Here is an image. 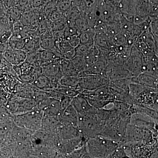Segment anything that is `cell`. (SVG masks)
Wrapping results in <instances>:
<instances>
[{"label": "cell", "mask_w": 158, "mask_h": 158, "mask_svg": "<svg viewBox=\"0 0 158 158\" xmlns=\"http://www.w3.org/2000/svg\"><path fill=\"white\" fill-rule=\"evenodd\" d=\"M66 41H68L69 43L73 47L76 48L80 44V39H79V35H74L69 36L65 39Z\"/></svg>", "instance_id": "obj_38"}, {"label": "cell", "mask_w": 158, "mask_h": 158, "mask_svg": "<svg viewBox=\"0 0 158 158\" xmlns=\"http://www.w3.org/2000/svg\"><path fill=\"white\" fill-rule=\"evenodd\" d=\"M71 105L79 116H86L96 114L97 110L89 103L85 96L79 94L73 98Z\"/></svg>", "instance_id": "obj_10"}, {"label": "cell", "mask_w": 158, "mask_h": 158, "mask_svg": "<svg viewBox=\"0 0 158 158\" xmlns=\"http://www.w3.org/2000/svg\"><path fill=\"white\" fill-rule=\"evenodd\" d=\"M32 8L42 7L48 2L47 0H29Z\"/></svg>", "instance_id": "obj_43"}, {"label": "cell", "mask_w": 158, "mask_h": 158, "mask_svg": "<svg viewBox=\"0 0 158 158\" xmlns=\"http://www.w3.org/2000/svg\"><path fill=\"white\" fill-rule=\"evenodd\" d=\"M39 51H33L27 53V58L25 62H27L31 65H39Z\"/></svg>", "instance_id": "obj_31"}, {"label": "cell", "mask_w": 158, "mask_h": 158, "mask_svg": "<svg viewBox=\"0 0 158 158\" xmlns=\"http://www.w3.org/2000/svg\"><path fill=\"white\" fill-rule=\"evenodd\" d=\"M20 81L23 84H32L35 79V77L31 73L22 74L18 77Z\"/></svg>", "instance_id": "obj_37"}, {"label": "cell", "mask_w": 158, "mask_h": 158, "mask_svg": "<svg viewBox=\"0 0 158 158\" xmlns=\"http://www.w3.org/2000/svg\"><path fill=\"white\" fill-rule=\"evenodd\" d=\"M93 46L80 44L79 45L75 48V56H85L89 52L90 49Z\"/></svg>", "instance_id": "obj_33"}, {"label": "cell", "mask_w": 158, "mask_h": 158, "mask_svg": "<svg viewBox=\"0 0 158 158\" xmlns=\"http://www.w3.org/2000/svg\"><path fill=\"white\" fill-rule=\"evenodd\" d=\"M57 118L61 124L77 127L78 115L71 105L60 113Z\"/></svg>", "instance_id": "obj_14"}, {"label": "cell", "mask_w": 158, "mask_h": 158, "mask_svg": "<svg viewBox=\"0 0 158 158\" xmlns=\"http://www.w3.org/2000/svg\"><path fill=\"white\" fill-rule=\"evenodd\" d=\"M57 134L60 140H69L83 137L77 127L61 124L58 128Z\"/></svg>", "instance_id": "obj_15"}, {"label": "cell", "mask_w": 158, "mask_h": 158, "mask_svg": "<svg viewBox=\"0 0 158 158\" xmlns=\"http://www.w3.org/2000/svg\"><path fill=\"white\" fill-rule=\"evenodd\" d=\"M73 6L70 0H65L57 3V9L63 14L68 11Z\"/></svg>", "instance_id": "obj_36"}, {"label": "cell", "mask_w": 158, "mask_h": 158, "mask_svg": "<svg viewBox=\"0 0 158 158\" xmlns=\"http://www.w3.org/2000/svg\"><path fill=\"white\" fill-rule=\"evenodd\" d=\"M14 65H19L25 61L27 53L23 50H13Z\"/></svg>", "instance_id": "obj_30"}, {"label": "cell", "mask_w": 158, "mask_h": 158, "mask_svg": "<svg viewBox=\"0 0 158 158\" xmlns=\"http://www.w3.org/2000/svg\"><path fill=\"white\" fill-rule=\"evenodd\" d=\"M78 77L79 86L81 91H93L110 85V80L106 75L88 74L82 72L79 73Z\"/></svg>", "instance_id": "obj_6"}, {"label": "cell", "mask_w": 158, "mask_h": 158, "mask_svg": "<svg viewBox=\"0 0 158 158\" xmlns=\"http://www.w3.org/2000/svg\"><path fill=\"white\" fill-rule=\"evenodd\" d=\"M103 124V122L96 114L86 116H78L77 127L83 137L87 140L100 135Z\"/></svg>", "instance_id": "obj_5"}, {"label": "cell", "mask_w": 158, "mask_h": 158, "mask_svg": "<svg viewBox=\"0 0 158 158\" xmlns=\"http://www.w3.org/2000/svg\"><path fill=\"white\" fill-rule=\"evenodd\" d=\"M57 8V0H50L43 6V10L44 17L49 19L51 14Z\"/></svg>", "instance_id": "obj_27"}, {"label": "cell", "mask_w": 158, "mask_h": 158, "mask_svg": "<svg viewBox=\"0 0 158 158\" xmlns=\"http://www.w3.org/2000/svg\"><path fill=\"white\" fill-rule=\"evenodd\" d=\"M50 25L51 22L45 18L40 21L37 30L40 37L47 31L51 30Z\"/></svg>", "instance_id": "obj_32"}, {"label": "cell", "mask_w": 158, "mask_h": 158, "mask_svg": "<svg viewBox=\"0 0 158 158\" xmlns=\"http://www.w3.org/2000/svg\"><path fill=\"white\" fill-rule=\"evenodd\" d=\"M5 106L13 116L20 115L34 110L37 107V103L31 99L11 96Z\"/></svg>", "instance_id": "obj_7"}, {"label": "cell", "mask_w": 158, "mask_h": 158, "mask_svg": "<svg viewBox=\"0 0 158 158\" xmlns=\"http://www.w3.org/2000/svg\"><path fill=\"white\" fill-rule=\"evenodd\" d=\"M72 98H73L69 97L64 96L60 100V104H61L62 113L69 106H70L71 103Z\"/></svg>", "instance_id": "obj_41"}, {"label": "cell", "mask_w": 158, "mask_h": 158, "mask_svg": "<svg viewBox=\"0 0 158 158\" xmlns=\"http://www.w3.org/2000/svg\"><path fill=\"white\" fill-rule=\"evenodd\" d=\"M60 123L56 116H44L41 128L52 133H57Z\"/></svg>", "instance_id": "obj_18"}, {"label": "cell", "mask_w": 158, "mask_h": 158, "mask_svg": "<svg viewBox=\"0 0 158 158\" xmlns=\"http://www.w3.org/2000/svg\"><path fill=\"white\" fill-rule=\"evenodd\" d=\"M131 110L132 114L138 113L144 114L151 117L156 121L158 122V111L146 107L142 106L131 105Z\"/></svg>", "instance_id": "obj_22"}, {"label": "cell", "mask_w": 158, "mask_h": 158, "mask_svg": "<svg viewBox=\"0 0 158 158\" xmlns=\"http://www.w3.org/2000/svg\"><path fill=\"white\" fill-rule=\"evenodd\" d=\"M56 44L52 37L40 38V49L51 50L56 46Z\"/></svg>", "instance_id": "obj_26"}, {"label": "cell", "mask_w": 158, "mask_h": 158, "mask_svg": "<svg viewBox=\"0 0 158 158\" xmlns=\"http://www.w3.org/2000/svg\"><path fill=\"white\" fill-rule=\"evenodd\" d=\"M58 86L78 90L80 93L81 91L79 86L78 76L62 77L59 81Z\"/></svg>", "instance_id": "obj_19"}, {"label": "cell", "mask_w": 158, "mask_h": 158, "mask_svg": "<svg viewBox=\"0 0 158 158\" xmlns=\"http://www.w3.org/2000/svg\"><path fill=\"white\" fill-rule=\"evenodd\" d=\"M60 62H51L42 66L44 74L50 79L56 88L59 85L60 79L63 77L61 72Z\"/></svg>", "instance_id": "obj_13"}, {"label": "cell", "mask_w": 158, "mask_h": 158, "mask_svg": "<svg viewBox=\"0 0 158 158\" xmlns=\"http://www.w3.org/2000/svg\"><path fill=\"white\" fill-rule=\"evenodd\" d=\"M1 69V63H0V70Z\"/></svg>", "instance_id": "obj_45"}, {"label": "cell", "mask_w": 158, "mask_h": 158, "mask_svg": "<svg viewBox=\"0 0 158 158\" xmlns=\"http://www.w3.org/2000/svg\"><path fill=\"white\" fill-rule=\"evenodd\" d=\"M85 96L88 100L90 104L97 110L105 108L108 105L111 104L113 103L112 102L107 101L97 98L93 96Z\"/></svg>", "instance_id": "obj_25"}, {"label": "cell", "mask_w": 158, "mask_h": 158, "mask_svg": "<svg viewBox=\"0 0 158 158\" xmlns=\"http://www.w3.org/2000/svg\"><path fill=\"white\" fill-rule=\"evenodd\" d=\"M56 45L59 48L62 57L64 59L71 60L75 56L74 48L71 46L68 41L65 40H64L60 43L56 44Z\"/></svg>", "instance_id": "obj_20"}, {"label": "cell", "mask_w": 158, "mask_h": 158, "mask_svg": "<svg viewBox=\"0 0 158 158\" xmlns=\"http://www.w3.org/2000/svg\"><path fill=\"white\" fill-rule=\"evenodd\" d=\"M119 146L116 141L102 136L89 138L85 144L86 152L94 158H108Z\"/></svg>", "instance_id": "obj_1"}, {"label": "cell", "mask_w": 158, "mask_h": 158, "mask_svg": "<svg viewBox=\"0 0 158 158\" xmlns=\"http://www.w3.org/2000/svg\"><path fill=\"white\" fill-rule=\"evenodd\" d=\"M12 33L11 31H6L0 37V43L2 44H8L9 39L12 36Z\"/></svg>", "instance_id": "obj_42"}, {"label": "cell", "mask_w": 158, "mask_h": 158, "mask_svg": "<svg viewBox=\"0 0 158 158\" xmlns=\"http://www.w3.org/2000/svg\"><path fill=\"white\" fill-rule=\"evenodd\" d=\"M132 83L139 84L145 87L158 89V77L146 73H141L136 77L131 79Z\"/></svg>", "instance_id": "obj_16"}, {"label": "cell", "mask_w": 158, "mask_h": 158, "mask_svg": "<svg viewBox=\"0 0 158 158\" xmlns=\"http://www.w3.org/2000/svg\"><path fill=\"white\" fill-rule=\"evenodd\" d=\"M44 114L37 107L27 113L14 116L15 124L32 132L41 128Z\"/></svg>", "instance_id": "obj_3"}, {"label": "cell", "mask_w": 158, "mask_h": 158, "mask_svg": "<svg viewBox=\"0 0 158 158\" xmlns=\"http://www.w3.org/2000/svg\"><path fill=\"white\" fill-rule=\"evenodd\" d=\"M133 105L146 107L158 111V89L144 86L134 101Z\"/></svg>", "instance_id": "obj_8"}, {"label": "cell", "mask_w": 158, "mask_h": 158, "mask_svg": "<svg viewBox=\"0 0 158 158\" xmlns=\"http://www.w3.org/2000/svg\"><path fill=\"white\" fill-rule=\"evenodd\" d=\"M75 24L80 34L90 28L87 19H86L85 15H83L81 14V15H80V17L76 20Z\"/></svg>", "instance_id": "obj_29"}, {"label": "cell", "mask_w": 158, "mask_h": 158, "mask_svg": "<svg viewBox=\"0 0 158 158\" xmlns=\"http://www.w3.org/2000/svg\"><path fill=\"white\" fill-rule=\"evenodd\" d=\"M26 39L12 34L8 41V46L13 50H23L26 44Z\"/></svg>", "instance_id": "obj_24"}, {"label": "cell", "mask_w": 158, "mask_h": 158, "mask_svg": "<svg viewBox=\"0 0 158 158\" xmlns=\"http://www.w3.org/2000/svg\"><path fill=\"white\" fill-rule=\"evenodd\" d=\"M70 60L79 73L86 70L87 66L84 57L75 56Z\"/></svg>", "instance_id": "obj_28"}, {"label": "cell", "mask_w": 158, "mask_h": 158, "mask_svg": "<svg viewBox=\"0 0 158 158\" xmlns=\"http://www.w3.org/2000/svg\"><path fill=\"white\" fill-rule=\"evenodd\" d=\"M63 31H52V37L55 40L56 44L62 42L64 40Z\"/></svg>", "instance_id": "obj_40"}, {"label": "cell", "mask_w": 158, "mask_h": 158, "mask_svg": "<svg viewBox=\"0 0 158 158\" xmlns=\"http://www.w3.org/2000/svg\"><path fill=\"white\" fill-rule=\"evenodd\" d=\"M31 85L40 90L44 91H48L56 88L50 79L44 74L35 78Z\"/></svg>", "instance_id": "obj_17"}, {"label": "cell", "mask_w": 158, "mask_h": 158, "mask_svg": "<svg viewBox=\"0 0 158 158\" xmlns=\"http://www.w3.org/2000/svg\"><path fill=\"white\" fill-rule=\"evenodd\" d=\"M157 141L158 134L129 123L127 125L123 143L142 142L148 145H155L156 144Z\"/></svg>", "instance_id": "obj_4"}, {"label": "cell", "mask_w": 158, "mask_h": 158, "mask_svg": "<svg viewBox=\"0 0 158 158\" xmlns=\"http://www.w3.org/2000/svg\"><path fill=\"white\" fill-rule=\"evenodd\" d=\"M62 76H78L79 73L72 63L70 60L63 59L60 62Z\"/></svg>", "instance_id": "obj_21"}, {"label": "cell", "mask_w": 158, "mask_h": 158, "mask_svg": "<svg viewBox=\"0 0 158 158\" xmlns=\"http://www.w3.org/2000/svg\"><path fill=\"white\" fill-rule=\"evenodd\" d=\"M66 26V21L63 16L61 19L53 23L51 22V30L52 31H63Z\"/></svg>", "instance_id": "obj_34"}, {"label": "cell", "mask_w": 158, "mask_h": 158, "mask_svg": "<svg viewBox=\"0 0 158 158\" xmlns=\"http://www.w3.org/2000/svg\"><path fill=\"white\" fill-rule=\"evenodd\" d=\"M15 7H16L22 13L33 9L29 0H17Z\"/></svg>", "instance_id": "obj_35"}, {"label": "cell", "mask_w": 158, "mask_h": 158, "mask_svg": "<svg viewBox=\"0 0 158 158\" xmlns=\"http://www.w3.org/2000/svg\"><path fill=\"white\" fill-rule=\"evenodd\" d=\"M129 124L144 129L149 130L155 134H158V122L144 114L133 113L130 118Z\"/></svg>", "instance_id": "obj_9"}, {"label": "cell", "mask_w": 158, "mask_h": 158, "mask_svg": "<svg viewBox=\"0 0 158 158\" xmlns=\"http://www.w3.org/2000/svg\"><path fill=\"white\" fill-rule=\"evenodd\" d=\"M63 16V13L57 8L51 14L48 20L51 22H55L61 19Z\"/></svg>", "instance_id": "obj_39"}, {"label": "cell", "mask_w": 158, "mask_h": 158, "mask_svg": "<svg viewBox=\"0 0 158 158\" xmlns=\"http://www.w3.org/2000/svg\"><path fill=\"white\" fill-rule=\"evenodd\" d=\"M95 32L93 29L90 28L79 35L80 44L93 46L94 45Z\"/></svg>", "instance_id": "obj_23"}, {"label": "cell", "mask_w": 158, "mask_h": 158, "mask_svg": "<svg viewBox=\"0 0 158 158\" xmlns=\"http://www.w3.org/2000/svg\"><path fill=\"white\" fill-rule=\"evenodd\" d=\"M24 158H38L37 157V156L34 155H31L29 156H26V157H24Z\"/></svg>", "instance_id": "obj_44"}, {"label": "cell", "mask_w": 158, "mask_h": 158, "mask_svg": "<svg viewBox=\"0 0 158 158\" xmlns=\"http://www.w3.org/2000/svg\"><path fill=\"white\" fill-rule=\"evenodd\" d=\"M37 107L42 110L44 116H58L62 113L60 101L48 98L37 102Z\"/></svg>", "instance_id": "obj_11"}, {"label": "cell", "mask_w": 158, "mask_h": 158, "mask_svg": "<svg viewBox=\"0 0 158 158\" xmlns=\"http://www.w3.org/2000/svg\"><path fill=\"white\" fill-rule=\"evenodd\" d=\"M129 123L118 117L110 118L104 122L100 135L121 144L124 141L126 130Z\"/></svg>", "instance_id": "obj_2"}, {"label": "cell", "mask_w": 158, "mask_h": 158, "mask_svg": "<svg viewBox=\"0 0 158 158\" xmlns=\"http://www.w3.org/2000/svg\"><path fill=\"white\" fill-rule=\"evenodd\" d=\"M86 140L84 137L69 139V140H60L57 150L59 153L63 155H67L73 152L84 147Z\"/></svg>", "instance_id": "obj_12"}]
</instances>
